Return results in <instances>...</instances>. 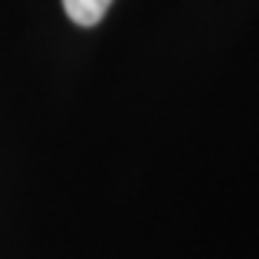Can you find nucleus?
I'll return each instance as SVG.
<instances>
[{"label":"nucleus","mask_w":259,"mask_h":259,"mask_svg":"<svg viewBox=\"0 0 259 259\" xmlns=\"http://www.w3.org/2000/svg\"><path fill=\"white\" fill-rule=\"evenodd\" d=\"M112 6V0H64L66 18L78 23V26H95L101 23L107 9Z\"/></svg>","instance_id":"f257e3e1"}]
</instances>
